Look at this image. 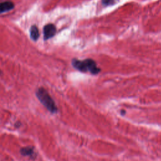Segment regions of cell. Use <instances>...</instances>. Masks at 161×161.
<instances>
[{"mask_svg": "<svg viewBox=\"0 0 161 161\" xmlns=\"http://www.w3.org/2000/svg\"><path fill=\"white\" fill-rule=\"evenodd\" d=\"M72 65L75 69L84 72H89L92 74H97L100 72V69L97 66L96 62L90 58L84 60L74 59Z\"/></svg>", "mask_w": 161, "mask_h": 161, "instance_id": "1", "label": "cell"}, {"mask_svg": "<svg viewBox=\"0 0 161 161\" xmlns=\"http://www.w3.org/2000/svg\"><path fill=\"white\" fill-rule=\"evenodd\" d=\"M36 96L40 102L52 113H55L57 111L55 103L48 92L43 87L39 88L36 92Z\"/></svg>", "mask_w": 161, "mask_h": 161, "instance_id": "2", "label": "cell"}, {"mask_svg": "<svg viewBox=\"0 0 161 161\" xmlns=\"http://www.w3.org/2000/svg\"><path fill=\"white\" fill-rule=\"evenodd\" d=\"M56 33L55 26L53 24H48L43 28V36L45 40H48L55 35Z\"/></svg>", "mask_w": 161, "mask_h": 161, "instance_id": "3", "label": "cell"}, {"mask_svg": "<svg viewBox=\"0 0 161 161\" xmlns=\"http://www.w3.org/2000/svg\"><path fill=\"white\" fill-rule=\"evenodd\" d=\"M14 8V4L10 1L0 3V13L9 11Z\"/></svg>", "mask_w": 161, "mask_h": 161, "instance_id": "4", "label": "cell"}, {"mask_svg": "<svg viewBox=\"0 0 161 161\" xmlns=\"http://www.w3.org/2000/svg\"><path fill=\"white\" fill-rule=\"evenodd\" d=\"M20 153L22 155L28 157H34L35 152L33 148L31 147H26L21 148L20 150Z\"/></svg>", "mask_w": 161, "mask_h": 161, "instance_id": "5", "label": "cell"}, {"mask_svg": "<svg viewBox=\"0 0 161 161\" xmlns=\"http://www.w3.org/2000/svg\"><path fill=\"white\" fill-rule=\"evenodd\" d=\"M30 36L33 40H36L39 37L38 29L36 26H32L30 28Z\"/></svg>", "mask_w": 161, "mask_h": 161, "instance_id": "6", "label": "cell"}, {"mask_svg": "<svg viewBox=\"0 0 161 161\" xmlns=\"http://www.w3.org/2000/svg\"><path fill=\"white\" fill-rule=\"evenodd\" d=\"M115 0H102V3L105 6L112 5L114 3Z\"/></svg>", "mask_w": 161, "mask_h": 161, "instance_id": "7", "label": "cell"}]
</instances>
